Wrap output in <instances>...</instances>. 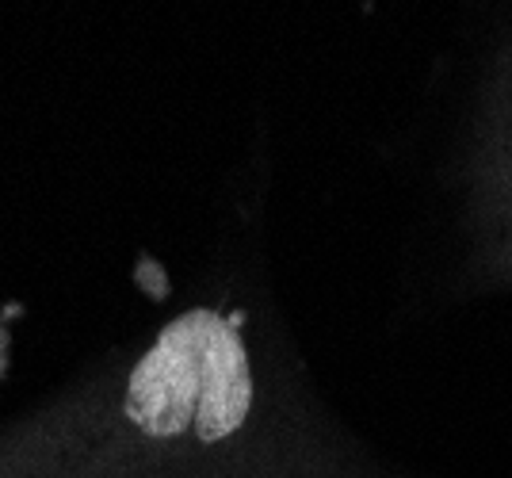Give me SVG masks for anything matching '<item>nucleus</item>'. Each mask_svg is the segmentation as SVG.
I'll use <instances>...</instances> for the list:
<instances>
[{"instance_id": "nucleus-1", "label": "nucleus", "mask_w": 512, "mask_h": 478, "mask_svg": "<svg viewBox=\"0 0 512 478\" xmlns=\"http://www.w3.org/2000/svg\"><path fill=\"white\" fill-rule=\"evenodd\" d=\"M253 406V371L237 326L214 310H188L161 329L127 387V417L150 436L192 433L218 444Z\"/></svg>"}]
</instances>
